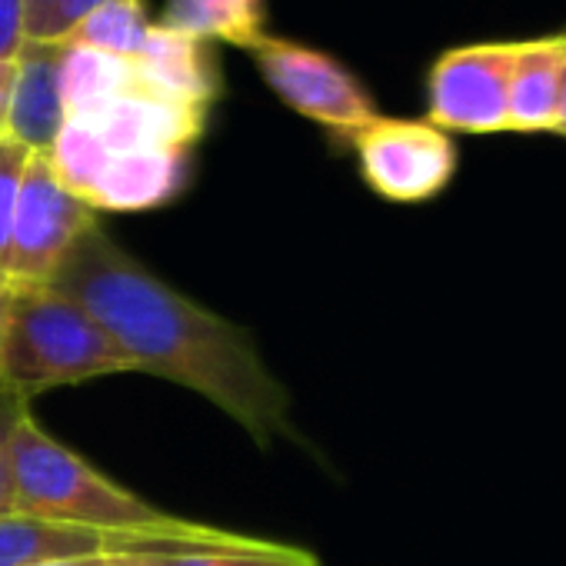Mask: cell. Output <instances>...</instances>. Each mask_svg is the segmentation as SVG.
<instances>
[{
	"instance_id": "cell-1",
	"label": "cell",
	"mask_w": 566,
	"mask_h": 566,
	"mask_svg": "<svg viewBox=\"0 0 566 566\" xmlns=\"http://www.w3.org/2000/svg\"><path fill=\"white\" fill-rule=\"evenodd\" d=\"M51 287L87 307L134 360L137 374L207 397L260 447L276 437H297L291 394L270 374L253 337L174 291L130 256L101 220L81 233Z\"/></svg>"
},
{
	"instance_id": "cell-2",
	"label": "cell",
	"mask_w": 566,
	"mask_h": 566,
	"mask_svg": "<svg viewBox=\"0 0 566 566\" xmlns=\"http://www.w3.org/2000/svg\"><path fill=\"white\" fill-rule=\"evenodd\" d=\"M61 97L64 127L48 160L91 210H154L184 190L210 107L180 104L130 57L87 48L64 51Z\"/></svg>"
},
{
	"instance_id": "cell-3",
	"label": "cell",
	"mask_w": 566,
	"mask_h": 566,
	"mask_svg": "<svg viewBox=\"0 0 566 566\" xmlns=\"http://www.w3.org/2000/svg\"><path fill=\"white\" fill-rule=\"evenodd\" d=\"M14 513L144 536L207 539L227 533L220 526L174 516L130 493L117 480L94 470L81 453L54 440L34 413L21 420L14 437Z\"/></svg>"
},
{
	"instance_id": "cell-4",
	"label": "cell",
	"mask_w": 566,
	"mask_h": 566,
	"mask_svg": "<svg viewBox=\"0 0 566 566\" xmlns=\"http://www.w3.org/2000/svg\"><path fill=\"white\" fill-rule=\"evenodd\" d=\"M134 370V360L71 294L57 287H14L0 344V390L31 403L54 387Z\"/></svg>"
},
{
	"instance_id": "cell-5",
	"label": "cell",
	"mask_w": 566,
	"mask_h": 566,
	"mask_svg": "<svg viewBox=\"0 0 566 566\" xmlns=\"http://www.w3.org/2000/svg\"><path fill=\"white\" fill-rule=\"evenodd\" d=\"M250 57L263 84L283 104L344 140H350L380 114L357 74L324 51L266 34Z\"/></svg>"
},
{
	"instance_id": "cell-6",
	"label": "cell",
	"mask_w": 566,
	"mask_h": 566,
	"mask_svg": "<svg viewBox=\"0 0 566 566\" xmlns=\"http://www.w3.org/2000/svg\"><path fill=\"white\" fill-rule=\"evenodd\" d=\"M97 220L101 213L57 180L51 160L44 154H31L21 180L4 280L11 287H51L81 233Z\"/></svg>"
},
{
	"instance_id": "cell-7",
	"label": "cell",
	"mask_w": 566,
	"mask_h": 566,
	"mask_svg": "<svg viewBox=\"0 0 566 566\" xmlns=\"http://www.w3.org/2000/svg\"><path fill=\"white\" fill-rule=\"evenodd\" d=\"M367 187L394 203H423L440 197L460 164L457 144L430 120L377 114L350 137Z\"/></svg>"
},
{
	"instance_id": "cell-8",
	"label": "cell",
	"mask_w": 566,
	"mask_h": 566,
	"mask_svg": "<svg viewBox=\"0 0 566 566\" xmlns=\"http://www.w3.org/2000/svg\"><path fill=\"white\" fill-rule=\"evenodd\" d=\"M513 41L443 51L427 77V120L447 134L510 130Z\"/></svg>"
},
{
	"instance_id": "cell-9",
	"label": "cell",
	"mask_w": 566,
	"mask_h": 566,
	"mask_svg": "<svg viewBox=\"0 0 566 566\" xmlns=\"http://www.w3.org/2000/svg\"><path fill=\"white\" fill-rule=\"evenodd\" d=\"M263 536L220 533L207 539L190 536H144V533H114L77 523H57L41 516L11 513L0 516V566H41L61 559H91V556H140V553H184V549H250Z\"/></svg>"
},
{
	"instance_id": "cell-10",
	"label": "cell",
	"mask_w": 566,
	"mask_h": 566,
	"mask_svg": "<svg viewBox=\"0 0 566 566\" xmlns=\"http://www.w3.org/2000/svg\"><path fill=\"white\" fill-rule=\"evenodd\" d=\"M61 41H28L18 54V84L11 101L8 137L24 144L31 154H51L64 127V97H61Z\"/></svg>"
},
{
	"instance_id": "cell-11",
	"label": "cell",
	"mask_w": 566,
	"mask_h": 566,
	"mask_svg": "<svg viewBox=\"0 0 566 566\" xmlns=\"http://www.w3.org/2000/svg\"><path fill=\"white\" fill-rule=\"evenodd\" d=\"M130 61L137 64L147 84H154L160 94L180 104L213 111V104L223 94V77H220V61H217L213 44L170 31L164 24L150 28L140 54Z\"/></svg>"
},
{
	"instance_id": "cell-12",
	"label": "cell",
	"mask_w": 566,
	"mask_h": 566,
	"mask_svg": "<svg viewBox=\"0 0 566 566\" xmlns=\"http://www.w3.org/2000/svg\"><path fill=\"white\" fill-rule=\"evenodd\" d=\"M566 64V34L513 41L510 64V130L553 134L559 84Z\"/></svg>"
},
{
	"instance_id": "cell-13",
	"label": "cell",
	"mask_w": 566,
	"mask_h": 566,
	"mask_svg": "<svg viewBox=\"0 0 566 566\" xmlns=\"http://www.w3.org/2000/svg\"><path fill=\"white\" fill-rule=\"evenodd\" d=\"M157 24L250 54L266 38V0H164Z\"/></svg>"
},
{
	"instance_id": "cell-14",
	"label": "cell",
	"mask_w": 566,
	"mask_h": 566,
	"mask_svg": "<svg viewBox=\"0 0 566 566\" xmlns=\"http://www.w3.org/2000/svg\"><path fill=\"white\" fill-rule=\"evenodd\" d=\"M150 28L154 21L147 14V0H104L61 38V44L111 57H137Z\"/></svg>"
},
{
	"instance_id": "cell-15",
	"label": "cell",
	"mask_w": 566,
	"mask_h": 566,
	"mask_svg": "<svg viewBox=\"0 0 566 566\" xmlns=\"http://www.w3.org/2000/svg\"><path fill=\"white\" fill-rule=\"evenodd\" d=\"M114 566H321L311 549L270 543L250 549H184V553H140L114 556Z\"/></svg>"
},
{
	"instance_id": "cell-16",
	"label": "cell",
	"mask_w": 566,
	"mask_h": 566,
	"mask_svg": "<svg viewBox=\"0 0 566 566\" xmlns=\"http://www.w3.org/2000/svg\"><path fill=\"white\" fill-rule=\"evenodd\" d=\"M28 164H31V150L24 144L11 137L0 140V276H4L8 253H11L14 213H18V197Z\"/></svg>"
},
{
	"instance_id": "cell-17",
	"label": "cell",
	"mask_w": 566,
	"mask_h": 566,
	"mask_svg": "<svg viewBox=\"0 0 566 566\" xmlns=\"http://www.w3.org/2000/svg\"><path fill=\"white\" fill-rule=\"evenodd\" d=\"M31 403L18 394L0 390V516L14 513V437Z\"/></svg>"
},
{
	"instance_id": "cell-18",
	"label": "cell",
	"mask_w": 566,
	"mask_h": 566,
	"mask_svg": "<svg viewBox=\"0 0 566 566\" xmlns=\"http://www.w3.org/2000/svg\"><path fill=\"white\" fill-rule=\"evenodd\" d=\"M28 44V0H0V57L14 61Z\"/></svg>"
},
{
	"instance_id": "cell-19",
	"label": "cell",
	"mask_w": 566,
	"mask_h": 566,
	"mask_svg": "<svg viewBox=\"0 0 566 566\" xmlns=\"http://www.w3.org/2000/svg\"><path fill=\"white\" fill-rule=\"evenodd\" d=\"M97 4H104V0H61V8L51 14L48 31H44L41 41H61V38H64L87 11H94Z\"/></svg>"
},
{
	"instance_id": "cell-20",
	"label": "cell",
	"mask_w": 566,
	"mask_h": 566,
	"mask_svg": "<svg viewBox=\"0 0 566 566\" xmlns=\"http://www.w3.org/2000/svg\"><path fill=\"white\" fill-rule=\"evenodd\" d=\"M14 84H18V57H14V61H4V57H0V140L8 137Z\"/></svg>"
},
{
	"instance_id": "cell-21",
	"label": "cell",
	"mask_w": 566,
	"mask_h": 566,
	"mask_svg": "<svg viewBox=\"0 0 566 566\" xmlns=\"http://www.w3.org/2000/svg\"><path fill=\"white\" fill-rule=\"evenodd\" d=\"M57 8H61V0H28V41L44 38L48 21Z\"/></svg>"
},
{
	"instance_id": "cell-22",
	"label": "cell",
	"mask_w": 566,
	"mask_h": 566,
	"mask_svg": "<svg viewBox=\"0 0 566 566\" xmlns=\"http://www.w3.org/2000/svg\"><path fill=\"white\" fill-rule=\"evenodd\" d=\"M11 297H14V287L0 276V344H4V327H8V314H11Z\"/></svg>"
},
{
	"instance_id": "cell-23",
	"label": "cell",
	"mask_w": 566,
	"mask_h": 566,
	"mask_svg": "<svg viewBox=\"0 0 566 566\" xmlns=\"http://www.w3.org/2000/svg\"><path fill=\"white\" fill-rule=\"evenodd\" d=\"M566 34V31H563ZM553 134L566 137V64H563V84H559V111H556V127Z\"/></svg>"
},
{
	"instance_id": "cell-24",
	"label": "cell",
	"mask_w": 566,
	"mask_h": 566,
	"mask_svg": "<svg viewBox=\"0 0 566 566\" xmlns=\"http://www.w3.org/2000/svg\"><path fill=\"white\" fill-rule=\"evenodd\" d=\"M41 566H114V556H91V559H61V563H41Z\"/></svg>"
}]
</instances>
